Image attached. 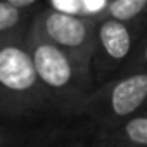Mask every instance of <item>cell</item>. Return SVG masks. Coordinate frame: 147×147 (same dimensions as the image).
Returning <instances> with one entry per match:
<instances>
[{
	"label": "cell",
	"instance_id": "cell-4",
	"mask_svg": "<svg viewBox=\"0 0 147 147\" xmlns=\"http://www.w3.org/2000/svg\"><path fill=\"white\" fill-rule=\"evenodd\" d=\"M147 33V23H125L106 16H97L92 71L97 85L121 75L133 59L142 38Z\"/></svg>",
	"mask_w": 147,
	"mask_h": 147
},
{
	"label": "cell",
	"instance_id": "cell-9",
	"mask_svg": "<svg viewBox=\"0 0 147 147\" xmlns=\"http://www.w3.org/2000/svg\"><path fill=\"white\" fill-rule=\"evenodd\" d=\"M31 131L23 130L12 123L0 121V147H28Z\"/></svg>",
	"mask_w": 147,
	"mask_h": 147
},
{
	"label": "cell",
	"instance_id": "cell-3",
	"mask_svg": "<svg viewBox=\"0 0 147 147\" xmlns=\"http://www.w3.org/2000/svg\"><path fill=\"white\" fill-rule=\"evenodd\" d=\"M147 106V73L135 71L100 83L82 104L76 118H87L97 128L118 125Z\"/></svg>",
	"mask_w": 147,
	"mask_h": 147
},
{
	"label": "cell",
	"instance_id": "cell-15",
	"mask_svg": "<svg viewBox=\"0 0 147 147\" xmlns=\"http://www.w3.org/2000/svg\"><path fill=\"white\" fill-rule=\"evenodd\" d=\"M75 147H76V145H75Z\"/></svg>",
	"mask_w": 147,
	"mask_h": 147
},
{
	"label": "cell",
	"instance_id": "cell-8",
	"mask_svg": "<svg viewBox=\"0 0 147 147\" xmlns=\"http://www.w3.org/2000/svg\"><path fill=\"white\" fill-rule=\"evenodd\" d=\"M104 14L125 23H147V0H111Z\"/></svg>",
	"mask_w": 147,
	"mask_h": 147
},
{
	"label": "cell",
	"instance_id": "cell-13",
	"mask_svg": "<svg viewBox=\"0 0 147 147\" xmlns=\"http://www.w3.org/2000/svg\"><path fill=\"white\" fill-rule=\"evenodd\" d=\"M83 7H88V9H97L102 5V0H83L82 2Z\"/></svg>",
	"mask_w": 147,
	"mask_h": 147
},
{
	"label": "cell",
	"instance_id": "cell-6",
	"mask_svg": "<svg viewBox=\"0 0 147 147\" xmlns=\"http://www.w3.org/2000/svg\"><path fill=\"white\" fill-rule=\"evenodd\" d=\"M95 144L118 147H147V106L131 118L109 126H99Z\"/></svg>",
	"mask_w": 147,
	"mask_h": 147
},
{
	"label": "cell",
	"instance_id": "cell-11",
	"mask_svg": "<svg viewBox=\"0 0 147 147\" xmlns=\"http://www.w3.org/2000/svg\"><path fill=\"white\" fill-rule=\"evenodd\" d=\"M7 4L18 7V9H23V11H38L42 9V0H5Z\"/></svg>",
	"mask_w": 147,
	"mask_h": 147
},
{
	"label": "cell",
	"instance_id": "cell-10",
	"mask_svg": "<svg viewBox=\"0 0 147 147\" xmlns=\"http://www.w3.org/2000/svg\"><path fill=\"white\" fill-rule=\"evenodd\" d=\"M135 71H145L147 73V33L142 38V42H140L135 55H133V59L128 62V66L123 69L121 75H126V73H135Z\"/></svg>",
	"mask_w": 147,
	"mask_h": 147
},
{
	"label": "cell",
	"instance_id": "cell-12",
	"mask_svg": "<svg viewBox=\"0 0 147 147\" xmlns=\"http://www.w3.org/2000/svg\"><path fill=\"white\" fill-rule=\"evenodd\" d=\"M52 4L54 5H50V7H54V9H59V11H64V12H71L73 9H80L82 7V2L80 0H52ZM75 14V12H73Z\"/></svg>",
	"mask_w": 147,
	"mask_h": 147
},
{
	"label": "cell",
	"instance_id": "cell-14",
	"mask_svg": "<svg viewBox=\"0 0 147 147\" xmlns=\"http://www.w3.org/2000/svg\"><path fill=\"white\" fill-rule=\"evenodd\" d=\"M92 147H118V145H102V144H95V142H94Z\"/></svg>",
	"mask_w": 147,
	"mask_h": 147
},
{
	"label": "cell",
	"instance_id": "cell-2",
	"mask_svg": "<svg viewBox=\"0 0 147 147\" xmlns=\"http://www.w3.org/2000/svg\"><path fill=\"white\" fill-rule=\"evenodd\" d=\"M0 114L16 119L55 114L40 85L26 36L0 38Z\"/></svg>",
	"mask_w": 147,
	"mask_h": 147
},
{
	"label": "cell",
	"instance_id": "cell-1",
	"mask_svg": "<svg viewBox=\"0 0 147 147\" xmlns=\"http://www.w3.org/2000/svg\"><path fill=\"white\" fill-rule=\"evenodd\" d=\"M26 45L33 57L40 85L54 113L76 118L85 99L99 87L94 71L43 38L33 26L28 30Z\"/></svg>",
	"mask_w": 147,
	"mask_h": 147
},
{
	"label": "cell",
	"instance_id": "cell-7",
	"mask_svg": "<svg viewBox=\"0 0 147 147\" xmlns=\"http://www.w3.org/2000/svg\"><path fill=\"white\" fill-rule=\"evenodd\" d=\"M35 14L36 11H23L7 4L5 0H0V38L26 36Z\"/></svg>",
	"mask_w": 147,
	"mask_h": 147
},
{
	"label": "cell",
	"instance_id": "cell-5",
	"mask_svg": "<svg viewBox=\"0 0 147 147\" xmlns=\"http://www.w3.org/2000/svg\"><path fill=\"white\" fill-rule=\"evenodd\" d=\"M97 16L64 12L54 7L36 11L31 26L49 42L67 52L82 66L92 69Z\"/></svg>",
	"mask_w": 147,
	"mask_h": 147
}]
</instances>
